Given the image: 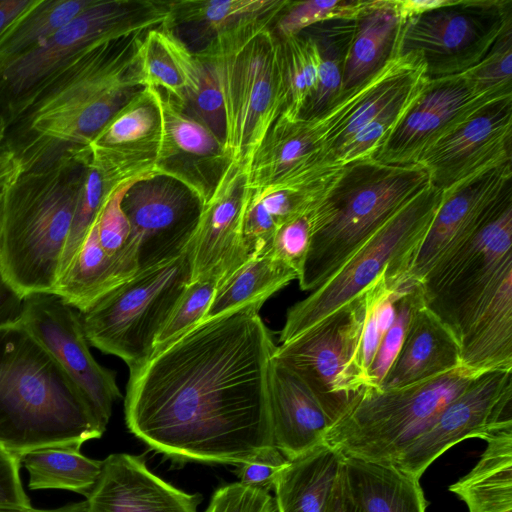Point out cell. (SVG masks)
Instances as JSON below:
<instances>
[{
    "label": "cell",
    "instance_id": "1",
    "mask_svg": "<svg viewBox=\"0 0 512 512\" xmlns=\"http://www.w3.org/2000/svg\"><path fill=\"white\" fill-rule=\"evenodd\" d=\"M250 304L208 318L130 370L129 431L174 464L238 466L274 450L276 345Z\"/></svg>",
    "mask_w": 512,
    "mask_h": 512
},
{
    "label": "cell",
    "instance_id": "2",
    "mask_svg": "<svg viewBox=\"0 0 512 512\" xmlns=\"http://www.w3.org/2000/svg\"><path fill=\"white\" fill-rule=\"evenodd\" d=\"M146 32L95 44L46 78L5 116L0 150L27 171L89 146L144 88L136 55Z\"/></svg>",
    "mask_w": 512,
    "mask_h": 512
},
{
    "label": "cell",
    "instance_id": "3",
    "mask_svg": "<svg viewBox=\"0 0 512 512\" xmlns=\"http://www.w3.org/2000/svg\"><path fill=\"white\" fill-rule=\"evenodd\" d=\"M104 429L52 355L18 320L0 326V447L20 456L40 447L100 438Z\"/></svg>",
    "mask_w": 512,
    "mask_h": 512
},
{
    "label": "cell",
    "instance_id": "4",
    "mask_svg": "<svg viewBox=\"0 0 512 512\" xmlns=\"http://www.w3.org/2000/svg\"><path fill=\"white\" fill-rule=\"evenodd\" d=\"M89 147L22 171L7 189L0 228L5 278L21 298L54 293L85 179Z\"/></svg>",
    "mask_w": 512,
    "mask_h": 512
},
{
    "label": "cell",
    "instance_id": "5",
    "mask_svg": "<svg viewBox=\"0 0 512 512\" xmlns=\"http://www.w3.org/2000/svg\"><path fill=\"white\" fill-rule=\"evenodd\" d=\"M431 184L420 164L387 165L373 158L335 171L311 206L312 234L298 276L314 291L395 213Z\"/></svg>",
    "mask_w": 512,
    "mask_h": 512
},
{
    "label": "cell",
    "instance_id": "6",
    "mask_svg": "<svg viewBox=\"0 0 512 512\" xmlns=\"http://www.w3.org/2000/svg\"><path fill=\"white\" fill-rule=\"evenodd\" d=\"M276 18L243 23L195 51L220 94L225 151L246 173L285 106L281 41L272 27Z\"/></svg>",
    "mask_w": 512,
    "mask_h": 512
},
{
    "label": "cell",
    "instance_id": "7",
    "mask_svg": "<svg viewBox=\"0 0 512 512\" xmlns=\"http://www.w3.org/2000/svg\"><path fill=\"white\" fill-rule=\"evenodd\" d=\"M429 77L418 52H400L396 42L384 65L323 114L310 118L325 175L373 158Z\"/></svg>",
    "mask_w": 512,
    "mask_h": 512
},
{
    "label": "cell",
    "instance_id": "8",
    "mask_svg": "<svg viewBox=\"0 0 512 512\" xmlns=\"http://www.w3.org/2000/svg\"><path fill=\"white\" fill-rule=\"evenodd\" d=\"M479 374L460 365L401 388L365 387L331 425L324 443L344 457L390 464Z\"/></svg>",
    "mask_w": 512,
    "mask_h": 512
},
{
    "label": "cell",
    "instance_id": "9",
    "mask_svg": "<svg viewBox=\"0 0 512 512\" xmlns=\"http://www.w3.org/2000/svg\"><path fill=\"white\" fill-rule=\"evenodd\" d=\"M443 190L430 184L377 230L320 287L295 303L280 332L287 342L363 294L379 277L402 283L440 205Z\"/></svg>",
    "mask_w": 512,
    "mask_h": 512
},
{
    "label": "cell",
    "instance_id": "10",
    "mask_svg": "<svg viewBox=\"0 0 512 512\" xmlns=\"http://www.w3.org/2000/svg\"><path fill=\"white\" fill-rule=\"evenodd\" d=\"M193 239L170 261L137 272L80 313L89 345L134 370L152 356L155 340L192 279Z\"/></svg>",
    "mask_w": 512,
    "mask_h": 512
},
{
    "label": "cell",
    "instance_id": "11",
    "mask_svg": "<svg viewBox=\"0 0 512 512\" xmlns=\"http://www.w3.org/2000/svg\"><path fill=\"white\" fill-rule=\"evenodd\" d=\"M509 275L512 201L430 269L420 281L424 306L460 344Z\"/></svg>",
    "mask_w": 512,
    "mask_h": 512
},
{
    "label": "cell",
    "instance_id": "12",
    "mask_svg": "<svg viewBox=\"0 0 512 512\" xmlns=\"http://www.w3.org/2000/svg\"><path fill=\"white\" fill-rule=\"evenodd\" d=\"M168 18L167 1L93 0L43 43L0 66V117L85 49L165 26Z\"/></svg>",
    "mask_w": 512,
    "mask_h": 512
},
{
    "label": "cell",
    "instance_id": "13",
    "mask_svg": "<svg viewBox=\"0 0 512 512\" xmlns=\"http://www.w3.org/2000/svg\"><path fill=\"white\" fill-rule=\"evenodd\" d=\"M365 316L364 292L274 351L306 383L332 424L368 387L361 352Z\"/></svg>",
    "mask_w": 512,
    "mask_h": 512
},
{
    "label": "cell",
    "instance_id": "14",
    "mask_svg": "<svg viewBox=\"0 0 512 512\" xmlns=\"http://www.w3.org/2000/svg\"><path fill=\"white\" fill-rule=\"evenodd\" d=\"M511 24L510 0H455L400 22L395 42L421 55L429 78H440L479 63Z\"/></svg>",
    "mask_w": 512,
    "mask_h": 512
},
{
    "label": "cell",
    "instance_id": "15",
    "mask_svg": "<svg viewBox=\"0 0 512 512\" xmlns=\"http://www.w3.org/2000/svg\"><path fill=\"white\" fill-rule=\"evenodd\" d=\"M507 427H512V370L486 371L450 401L390 464L420 479L453 445L473 437L486 440Z\"/></svg>",
    "mask_w": 512,
    "mask_h": 512
},
{
    "label": "cell",
    "instance_id": "16",
    "mask_svg": "<svg viewBox=\"0 0 512 512\" xmlns=\"http://www.w3.org/2000/svg\"><path fill=\"white\" fill-rule=\"evenodd\" d=\"M19 321L62 367L106 430L121 392L115 372L91 354L80 312L54 293H36L23 299Z\"/></svg>",
    "mask_w": 512,
    "mask_h": 512
},
{
    "label": "cell",
    "instance_id": "17",
    "mask_svg": "<svg viewBox=\"0 0 512 512\" xmlns=\"http://www.w3.org/2000/svg\"><path fill=\"white\" fill-rule=\"evenodd\" d=\"M511 201L512 158L488 165L444 189L408 279L420 282L438 261Z\"/></svg>",
    "mask_w": 512,
    "mask_h": 512
},
{
    "label": "cell",
    "instance_id": "18",
    "mask_svg": "<svg viewBox=\"0 0 512 512\" xmlns=\"http://www.w3.org/2000/svg\"><path fill=\"white\" fill-rule=\"evenodd\" d=\"M202 204L181 182L150 174L125 192L122 208L138 245L139 271L183 253L194 237Z\"/></svg>",
    "mask_w": 512,
    "mask_h": 512
},
{
    "label": "cell",
    "instance_id": "19",
    "mask_svg": "<svg viewBox=\"0 0 512 512\" xmlns=\"http://www.w3.org/2000/svg\"><path fill=\"white\" fill-rule=\"evenodd\" d=\"M512 95L480 92L461 73L429 78L421 94L373 159L387 165H410L438 141L489 104Z\"/></svg>",
    "mask_w": 512,
    "mask_h": 512
},
{
    "label": "cell",
    "instance_id": "20",
    "mask_svg": "<svg viewBox=\"0 0 512 512\" xmlns=\"http://www.w3.org/2000/svg\"><path fill=\"white\" fill-rule=\"evenodd\" d=\"M155 90L162 136L154 172L181 182L204 205L230 163L224 142L184 102Z\"/></svg>",
    "mask_w": 512,
    "mask_h": 512
},
{
    "label": "cell",
    "instance_id": "21",
    "mask_svg": "<svg viewBox=\"0 0 512 512\" xmlns=\"http://www.w3.org/2000/svg\"><path fill=\"white\" fill-rule=\"evenodd\" d=\"M246 171L230 162L202 206L193 237L192 279L222 280L248 259L242 224L252 196Z\"/></svg>",
    "mask_w": 512,
    "mask_h": 512
},
{
    "label": "cell",
    "instance_id": "22",
    "mask_svg": "<svg viewBox=\"0 0 512 512\" xmlns=\"http://www.w3.org/2000/svg\"><path fill=\"white\" fill-rule=\"evenodd\" d=\"M512 96L497 100L438 141L419 160L444 190L474 172L512 158Z\"/></svg>",
    "mask_w": 512,
    "mask_h": 512
},
{
    "label": "cell",
    "instance_id": "23",
    "mask_svg": "<svg viewBox=\"0 0 512 512\" xmlns=\"http://www.w3.org/2000/svg\"><path fill=\"white\" fill-rule=\"evenodd\" d=\"M202 497L152 473L142 456L110 454L86 497L92 512H197Z\"/></svg>",
    "mask_w": 512,
    "mask_h": 512
},
{
    "label": "cell",
    "instance_id": "24",
    "mask_svg": "<svg viewBox=\"0 0 512 512\" xmlns=\"http://www.w3.org/2000/svg\"><path fill=\"white\" fill-rule=\"evenodd\" d=\"M329 175L322 170L321 149L312 122L280 115L257 149L247 180L253 193L260 194L303 189Z\"/></svg>",
    "mask_w": 512,
    "mask_h": 512
},
{
    "label": "cell",
    "instance_id": "25",
    "mask_svg": "<svg viewBox=\"0 0 512 512\" xmlns=\"http://www.w3.org/2000/svg\"><path fill=\"white\" fill-rule=\"evenodd\" d=\"M270 406L274 447L294 460L324 443L332 421L306 383L274 355Z\"/></svg>",
    "mask_w": 512,
    "mask_h": 512
},
{
    "label": "cell",
    "instance_id": "26",
    "mask_svg": "<svg viewBox=\"0 0 512 512\" xmlns=\"http://www.w3.org/2000/svg\"><path fill=\"white\" fill-rule=\"evenodd\" d=\"M161 136L162 117L156 90L144 87L113 116L90 144L114 162L144 175L155 173L154 163Z\"/></svg>",
    "mask_w": 512,
    "mask_h": 512
},
{
    "label": "cell",
    "instance_id": "27",
    "mask_svg": "<svg viewBox=\"0 0 512 512\" xmlns=\"http://www.w3.org/2000/svg\"><path fill=\"white\" fill-rule=\"evenodd\" d=\"M461 365L454 334L424 305L413 314L401 348L379 390L412 385Z\"/></svg>",
    "mask_w": 512,
    "mask_h": 512
},
{
    "label": "cell",
    "instance_id": "28",
    "mask_svg": "<svg viewBox=\"0 0 512 512\" xmlns=\"http://www.w3.org/2000/svg\"><path fill=\"white\" fill-rule=\"evenodd\" d=\"M343 465L342 453L325 443L291 460L272 488L277 512H327Z\"/></svg>",
    "mask_w": 512,
    "mask_h": 512
},
{
    "label": "cell",
    "instance_id": "29",
    "mask_svg": "<svg viewBox=\"0 0 512 512\" xmlns=\"http://www.w3.org/2000/svg\"><path fill=\"white\" fill-rule=\"evenodd\" d=\"M344 467L362 512H426L419 479L394 465L344 457Z\"/></svg>",
    "mask_w": 512,
    "mask_h": 512
},
{
    "label": "cell",
    "instance_id": "30",
    "mask_svg": "<svg viewBox=\"0 0 512 512\" xmlns=\"http://www.w3.org/2000/svg\"><path fill=\"white\" fill-rule=\"evenodd\" d=\"M472 470L449 487L469 512H512V427L490 435Z\"/></svg>",
    "mask_w": 512,
    "mask_h": 512
},
{
    "label": "cell",
    "instance_id": "31",
    "mask_svg": "<svg viewBox=\"0 0 512 512\" xmlns=\"http://www.w3.org/2000/svg\"><path fill=\"white\" fill-rule=\"evenodd\" d=\"M460 363L479 373L512 370V275L460 341Z\"/></svg>",
    "mask_w": 512,
    "mask_h": 512
},
{
    "label": "cell",
    "instance_id": "32",
    "mask_svg": "<svg viewBox=\"0 0 512 512\" xmlns=\"http://www.w3.org/2000/svg\"><path fill=\"white\" fill-rule=\"evenodd\" d=\"M399 23L391 0H372L370 8L356 19L345 55L339 99L365 82L388 60Z\"/></svg>",
    "mask_w": 512,
    "mask_h": 512
},
{
    "label": "cell",
    "instance_id": "33",
    "mask_svg": "<svg viewBox=\"0 0 512 512\" xmlns=\"http://www.w3.org/2000/svg\"><path fill=\"white\" fill-rule=\"evenodd\" d=\"M288 2L289 0L167 1L169 18L164 27L172 32L186 31L185 34L191 32L196 37L206 38V45L218 34L243 23L278 16Z\"/></svg>",
    "mask_w": 512,
    "mask_h": 512
},
{
    "label": "cell",
    "instance_id": "34",
    "mask_svg": "<svg viewBox=\"0 0 512 512\" xmlns=\"http://www.w3.org/2000/svg\"><path fill=\"white\" fill-rule=\"evenodd\" d=\"M95 221L54 290V294L80 313L132 278L101 247Z\"/></svg>",
    "mask_w": 512,
    "mask_h": 512
},
{
    "label": "cell",
    "instance_id": "35",
    "mask_svg": "<svg viewBox=\"0 0 512 512\" xmlns=\"http://www.w3.org/2000/svg\"><path fill=\"white\" fill-rule=\"evenodd\" d=\"M80 448L74 444L54 445L21 454L29 489L67 490L88 497L101 474L102 461L86 457Z\"/></svg>",
    "mask_w": 512,
    "mask_h": 512
},
{
    "label": "cell",
    "instance_id": "36",
    "mask_svg": "<svg viewBox=\"0 0 512 512\" xmlns=\"http://www.w3.org/2000/svg\"><path fill=\"white\" fill-rule=\"evenodd\" d=\"M297 277V273L275 258L271 251L253 256L218 282L205 319L246 305L263 304Z\"/></svg>",
    "mask_w": 512,
    "mask_h": 512
},
{
    "label": "cell",
    "instance_id": "37",
    "mask_svg": "<svg viewBox=\"0 0 512 512\" xmlns=\"http://www.w3.org/2000/svg\"><path fill=\"white\" fill-rule=\"evenodd\" d=\"M89 147V146H88ZM146 176V175H144ZM142 177L115 164L89 147L84 183L61 256L57 282L64 274L111 193L121 184Z\"/></svg>",
    "mask_w": 512,
    "mask_h": 512
},
{
    "label": "cell",
    "instance_id": "38",
    "mask_svg": "<svg viewBox=\"0 0 512 512\" xmlns=\"http://www.w3.org/2000/svg\"><path fill=\"white\" fill-rule=\"evenodd\" d=\"M355 27L356 20H332L302 31L307 33L317 46L318 86L301 118H315L339 99L345 55Z\"/></svg>",
    "mask_w": 512,
    "mask_h": 512
},
{
    "label": "cell",
    "instance_id": "39",
    "mask_svg": "<svg viewBox=\"0 0 512 512\" xmlns=\"http://www.w3.org/2000/svg\"><path fill=\"white\" fill-rule=\"evenodd\" d=\"M93 0H35L0 34V66L37 47Z\"/></svg>",
    "mask_w": 512,
    "mask_h": 512
},
{
    "label": "cell",
    "instance_id": "40",
    "mask_svg": "<svg viewBox=\"0 0 512 512\" xmlns=\"http://www.w3.org/2000/svg\"><path fill=\"white\" fill-rule=\"evenodd\" d=\"M165 45L183 79L185 104L224 142V119L218 88L211 72L195 51L162 27Z\"/></svg>",
    "mask_w": 512,
    "mask_h": 512
},
{
    "label": "cell",
    "instance_id": "41",
    "mask_svg": "<svg viewBox=\"0 0 512 512\" xmlns=\"http://www.w3.org/2000/svg\"><path fill=\"white\" fill-rule=\"evenodd\" d=\"M280 41L285 87V106L280 115L297 120L317 90L318 50L305 32Z\"/></svg>",
    "mask_w": 512,
    "mask_h": 512
},
{
    "label": "cell",
    "instance_id": "42",
    "mask_svg": "<svg viewBox=\"0 0 512 512\" xmlns=\"http://www.w3.org/2000/svg\"><path fill=\"white\" fill-rule=\"evenodd\" d=\"M139 178L141 177L118 186L106 200L95 221L101 247L125 269L130 277H133L139 269L138 245L123 211L122 199L127 189Z\"/></svg>",
    "mask_w": 512,
    "mask_h": 512
},
{
    "label": "cell",
    "instance_id": "43",
    "mask_svg": "<svg viewBox=\"0 0 512 512\" xmlns=\"http://www.w3.org/2000/svg\"><path fill=\"white\" fill-rule=\"evenodd\" d=\"M372 4L361 0L289 1L275 19L274 32L280 38L300 34L305 29L332 20H356Z\"/></svg>",
    "mask_w": 512,
    "mask_h": 512
},
{
    "label": "cell",
    "instance_id": "44",
    "mask_svg": "<svg viewBox=\"0 0 512 512\" xmlns=\"http://www.w3.org/2000/svg\"><path fill=\"white\" fill-rule=\"evenodd\" d=\"M162 27L143 35L136 55L137 73L143 87L159 89L185 103L183 79L165 45Z\"/></svg>",
    "mask_w": 512,
    "mask_h": 512
},
{
    "label": "cell",
    "instance_id": "45",
    "mask_svg": "<svg viewBox=\"0 0 512 512\" xmlns=\"http://www.w3.org/2000/svg\"><path fill=\"white\" fill-rule=\"evenodd\" d=\"M424 305L421 283L407 279L396 301L395 319L382 337L367 371L368 387L379 390L380 384L397 356L414 312Z\"/></svg>",
    "mask_w": 512,
    "mask_h": 512
},
{
    "label": "cell",
    "instance_id": "46",
    "mask_svg": "<svg viewBox=\"0 0 512 512\" xmlns=\"http://www.w3.org/2000/svg\"><path fill=\"white\" fill-rule=\"evenodd\" d=\"M217 285L218 280L215 278L198 279L188 284L160 330L152 356L205 319Z\"/></svg>",
    "mask_w": 512,
    "mask_h": 512
},
{
    "label": "cell",
    "instance_id": "47",
    "mask_svg": "<svg viewBox=\"0 0 512 512\" xmlns=\"http://www.w3.org/2000/svg\"><path fill=\"white\" fill-rule=\"evenodd\" d=\"M462 74L480 92L512 95V24L482 60Z\"/></svg>",
    "mask_w": 512,
    "mask_h": 512
},
{
    "label": "cell",
    "instance_id": "48",
    "mask_svg": "<svg viewBox=\"0 0 512 512\" xmlns=\"http://www.w3.org/2000/svg\"><path fill=\"white\" fill-rule=\"evenodd\" d=\"M312 204L305 211L279 226L272 242L273 256L292 268L298 276L302 270L312 234L310 213Z\"/></svg>",
    "mask_w": 512,
    "mask_h": 512
},
{
    "label": "cell",
    "instance_id": "49",
    "mask_svg": "<svg viewBox=\"0 0 512 512\" xmlns=\"http://www.w3.org/2000/svg\"><path fill=\"white\" fill-rule=\"evenodd\" d=\"M205 512H277L268 490L234 482L213 493Z\"/></svg>",
    "mask_w": 512,
    "mask_h": 512
},
{
    "label": "cell",
    "instance_id": "50",
    "mask_svg": "<svg viewBox=\"0 0 512 512\" xmlns=\"http://www.w3.org/2000/svg\"><path fill=\"white\" fill-rule=\"evenodd\" d=\"M286 459L276 448L237 466L239 482L251 487L270 490L281 471L288 466Z\"/></svg>",
    "mask_w": 512,
    "mask_h": 512
},
{
    "label": "cell",
    "instance_id": "51",
    "mask_svg": "<svg viewBox=\"0 0 512 512\" xmlns=\"http://www.w3.org/2000/svg\"><path fill=\"white\" fill-rule=\"evenodd\" d=\"M19 456L0 447V507L30 508L20 478Z\"/></svg>",
    "mask_w": 512,
    "mask_h": 512
},
{
    "label": "cell",
    "instance_id": "52",
    "mask_svg": "<svg viewBox=\"0 0 512 512\" xmlns=\"http://www.w3.org/2000/svg\"><path fill=\"white\" fill-rule=\"evenodd\" d=\"M7 189L0 192V228ZM22 305L23 298L5 278L0 261V326L18 321L21 316Z\"/></svg>",
    "mask_w": 512,
    "mask_h": 512
},
{
    "label": "cell",
    "instance_id": "53",
    "mask_svg": "<svg viewBox=\"0 0 512 512\" xmlns=\"http://www.w3.org/2000/svg\"><path fill=\"white\" fill-rule=\"evenodd\" d=\"M454 2L455 0H391V5L399 22H404L425 12L451 5Z\"/></svg>",
    "mask_w": 512,
    "mask_h": 512
},
{
    "label": "cell",
    "instance_id": "54",
    "mask_svg": "<svg viewBox=\"0 0 512 512\" xmlns=\"http://www.w3.org/2000/svg\"><path fill=\"white\" fill-rule=\"evenodd\" d=\"M327 512H362L350 491L344 465L336 482Z\"/></svg>",
    "mask_w": 512,
    "mask_h": 512
},
{
    "label": "cell",
    "instance_id": "55",
    "mask_svg": "<svg viewBox=\"0 0 512 512\" xmlns=\"http://www.w3.org/2000/svg\"><path fill=\"white\" fill-rule=\"evenodd\" d=\"M22 171L20 162L12 153L0 150V192L9 188Z\"/></svg>",
    "mask_w": 512,
    "mask_h": 512
},
{
    "label": "cell",
    "instance_id": "56",
    "mask_svg": "<svg viewBox=\"0 0 512 512\" xmlns=\"http://www.w3.org/2000/svg\"><path fill=\"white\" fill-rule=\"evenodd\" d=\"M35 0H0V34Z\"/></svg>",
    "mask_w": 512,
    "mask_h": 512
},
{
    "label": "cell",
    "instance_id": "57",
    "mask_svg": "<svg viewBox=\"0 0 512 512\" xmlns=\"http://www.w3.org/2000/svg\"><path fill=\"white\" fill-rule=\"evenodd\" d=\"M0 512H92L87 501L71 503L55 509H34L30 508H4L0 507Z\"/></svg>",
    "mask_w": 512,
    "mask_h": 512
},
{
    "label": "cell",
    "instance_id": "58",
    "mask_svg": "<svg viewBox=\"0 0 512 512\" xmlns=\"http://www.w3.org/2000/svg\"><path fill=\"white\" fill-rule=\"evenodd\" d=\"M5 129H6L5 122H4V120L0 117V146H1V143H2V141H3V139H4Z\"/></svg>",
    "mask_w": 512,
    "mask_h": 512
}]
</instances>
